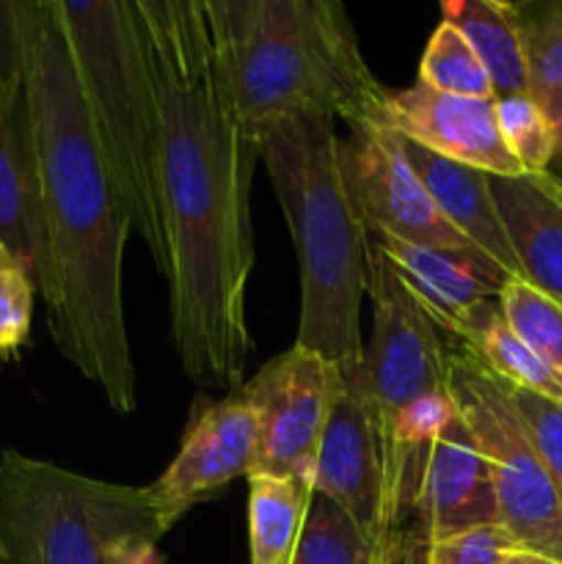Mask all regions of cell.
I'll list each match as a JSON object with an SVG mask.
<instances>
[{
	"instance_id": "1",
	"label": "cell",
	"mask_w": 562,
	"mask_h": 564,
	"mask_svg": "<svg viewBox=\"0 0 562 564\" xmlns=\"http://www.w3.org/2000/svg\"><path fill=\"white\" fill-rule=\"evenodd\" d=\"M158 97V185L171 345L193 383L242 386L251 334V180L259 147L242 127L209 0H130Z\"/></svg>"
},
{
	"instance_id": "2",
	"label": "cell",
	"mask_w": 562,
	"mask_h": 564,
	"mask_svg": "<svg viewBox=\"0 0 562 564\" xmlns=\"http://www.w3.org/2000/svg\"><path fill=\"white\" fill-rule=\"evenodd\" d=\"M11 17L31 138L36 286L50 336L105 402L130 416L138 378L121 297L130 218L94 135L55 0H20Z\"/></svg>"
},
{
	"instance_id": "3",
	"label": "cell",
	"mask_w": 562,
	"mask_h": 564,
	"mask_svg": "<svg viewBox=\"0 0 562 564\" xmlns=\"http://www.w3.org/2000/svg\"><path fill=\"white\" fill-rule=\"evenodd\" d=\"M259 160L287 215L301 268L298 347L334 364L364 358L369 229L328 116H287L257 132Z\"/></svg>"
},
{
	"instance_id": "4",
	"label": "cell",
	"mask_w": 562,
	"mask_h": 564,
	"mask_svg": "<svg viewBox=\"0 0 562 564\" xmlns=\"http://www.w3.org/2000/svg\"><path fill=\"white\" fill-rule=\"evenodd\" d=\"M237 113L257 141L287 116L369 124L386 97L336 0H209Z\"/></svg>"
},
{
	"instance_id": "5",
	"label": "cell",
	"mask_w": 562,
	"mask_h": 564,
	"mask_svg": "<svg viewBox=\"0 0 562 564\" xmlns=\"http://www.w3.org/2000/svg\"><path fill=\"white\" fill-rule=\"evenodd\" d=\"M83 102L132 231L169 268L158 185V97L130 0H55Z\"/></svg>"
},
{
	"instance_id": "6",
	"label": "cell",
	"mask_w": 562,
	"mask_h": 564,
	"mask_svg": "<svg viewBox=\"0 0 562 564\" xmlns=\"http://www.w3.org/2000/svg\"><path fill=\"white\" fill-rule=\"evenodd\" d=\"M163 534L147 488L0 452V540L11 564H119Z\"/></svg>"
},
{
	"instance_id": "7",
	"label": "cell",
	"mask_w": 562,
	"mask_h": 564,
	"mask_svg": "<svg viewBox=\"0 0 562 564\" xmlns=\"http://www.w3.org/2000/svg\"><path fill=\"white\" fill-rule=\"evenodd\" d=\"M450 394L488 463L499 527L518 549L562 564V505L499 380L452 347Z\"/></svg>"
},
{
	"instance_id": "8",
	"label": "cell",
	"mask_w": 562,
	"mask_h": 564,
	"mask_svg": "<svg viewBox=\"0 0 562 564\" xmlns=\"http://www.w3.org/2000/svg\"><path fill=\"white\" fill-rule=\"evenodd\" d=\"M339 389V364L298 345L242 383L257 416V460L248 477L298 479L314 488L317 452Z\"/></svg>"
},
{
	"instance_id": "9",
	"label": "cell",
	"mask_w": 562,
	"mask_h": 564,
	"mask_svg": "<svg viewBox=\"0 0 562 564\" xmlns=\"http://www.w3.org/2000/svg\"><path fill=\"white\" fill-rule=\"evenodd\" d=\"M350 130V138L342 141L347 180L372 235L479 257L435 207L424 182L408 163L400 135L375 124H356Z\"/></svg>"
},
{
	"instance_id": "10",
	"label": "cell",
	"mask_w": 562,
	"mask_h": 564,
	"mask_svg": "<svg viewBox=\"0 0 562 564\" xmlns=\"http://www.w3.org/2000/svg\"><path fill=\"white\" fill-rule=\"evenodd\" d=\"M257 460V416L240 389L224 400H196L182 433L180 452L163 474L147 485V496L169 532L187 510L207 501Z\"/></svg>"
},
{
	"instance_id": "11",
	"label": "cell",
	"mask_w": 562,
	"mask_h": 564,
	"mask_svg": "<svg viewBox=\"0 0 562 564\" xmlns=\"http://www.w3.org/2000/svg\"><path fill=\"white\" fill-rule=\"evenodd\" d=\"M342 389L314 468V496L339 507L367 534L383 532V452L364 358L339 364ZM391 545V543H389Z\"/></svg>"
},
{
	"instance_id": "12",
	"label": "cell",
	"mask_w": 562,
	"mask_h": 564,
	"mask_svg": "<svg viewBox=\"0 0 562 564\" xmlns=\"http://www.w3.org/2000/svg\"><path fill=\"white\" fill-rule=\"evenodd\" d=\"M369 124L488 176L523 174L501 141L496 99L452 97L413 83L400 91H386Z\"/></svg>"
},
{
	"instance_id": "13",
	"label": "cell",
	"mask_w": 562,
	"mask_h": 564,
	"mask_svg": "<svg viewBox=\"0 0 562 564\" xmlns=\"http://www.w3.org/2000/svg\"><path fill=\"white\" fill-rule=\"evenodd\" d=\"M413 518L424 551L450 534L499 523L488 463L457 413L430 449Z\"/></svg>"
},
{
	"instance_id": "14",
	"label": "cell",
	"mask_w": 562,
	"mask_h": 564,
	"mask_svg": "<svg viewBox=\"0 0 562 564\" xmlns=\"http://www.w3.org/2000/svg\"><path fill=\"white\" fill-rule=\"evenodd\" d=\"M0 246L22 259V264L33 273V281L39 279L31 138L11 3H0Z\"/></svg>"
},
{
	"instance_id": "15",
	"label": "cell",
	"mask_w": 562,
	"mask_h": 564,
	"mask_svg": "<svg viewBox=\"0 0 562 564\" xmlns=\"http://www.w3.org/2000/svg\"><path fill=\"white\" fill-rule=\"evenodd\" d=\"M490 193L521 279L562 303V180L549 171L490 176Z\"/></svg>"
},
{
	"instance_id": "16",
	"label": "cell",
	"mask_w": 562,
	"mask_h": 564,
	"mask_svg": "<svg viewBox=\"0 0 562 564\" xmlns=\"http://www.w3.org/2000/svg\"><path fill=\"white\" fill-rule=\"evenodd\" d=\"M369 240L386 253L395 273L417 297L419 306L430 314V319L439 325L441 334H446L466 308L496 297L501 286L510 281L494 264L472 253L413 246V242L372 235V231H369Z\"/></svg>"
},
{
	"instance_id": "17",
	"label": "cell",
	"mask_w": 562,
	"mask_h": 564,
	"mask_svg": "<svg viewBox=\"0 0 562 564\" xmlns=\"http://www.w3.org/2000/svg\"><path fill=\"white\" fill-rule=\"evenodd\" d=\"M402 149L446 224L499 273H505L507 279H521V268H518L516 253L507 242L499 213H496L490 176L472 165L439 158L411 141H402Z\"/></svg>"
},
{
	"instance_id": "18",
	"label": "cell",
	"mask_w": 562,
	"mask_h": 564,
	"mask_svg": "<svg viewBox=\"0 0 562 564\" xmlns=\"http://www.w3.org/2000/svg\"><path fill=\"white\" fill-rule=\"evenodd\" d=\"M446 336L457 341L463 352L488 369L496 380L532 394L562 402V375L540 361L521 339L510 330L499 312L496 297L474 303L450 325Z\"/></svg>"
},
{
	"instance_id": "19",
	"label": "cell",
	"mask_w": 562,
	"mask_h": 564,
	"mask_svg": "<svg viewBox=\"0 0 562 564\" xmlns=\"http://www.w3.org/2000/svg\"><path fill=\"white\" fill-rule=\"evenodd\" d=\"M441 11H444V20H450L472 44L474 55L488 72L494 99L529 94L527 58H523L516 3H501V0H446Z\"/></svg>"
},
{
	"instance_id": "20",
	"label": "cell",
	"mask_w": 562,
	"mask_h": 564,
	"mask_svg": "<svg viewBox=\"0 0 562 564\" xmlns=\"http://www.w3.org/2000/svg\"><path fill=\"white\" fill-rule=\"evenodd\" d=\"M314 488L298 479L248 477L251 564H292Z\"/></svg>"
},
{
	"instance_id": "21",
	"label": "cell",
	"mask_w": 562,
	"mask_h": 564,
	"mask_svg": "<svg viewBox=\"0 0 562 564\" xmlns=\"http://www.w3.org/2000/svg\"><path fill=\"white\" fill-rule=\"evenodd\" d=\"M395 545L364 532L323 496H314L292 564H391Z\"/></svg>"
},
{
	"instance_id": "22",
	"label": "cell",
	"mask_w": 562,
	"mask_h": 564,
	"mask_svg": "<svg viewBox=\"0 0 562 564\" xmlns=\"http://www.w3.org/2000/svg\"><path fill=\"white\" fill-rule=\"evenodd\" d=\"M529 97L551 113L562 105V0L518 6Z\"/></svg>"
},
{
	"instance_id": "23",
	"label": "cell",
	"mask_w": 562,
	"mask_h": 564,
	"mask_svg": "<svg viewBox=\"0 0 562 564\" xmlns=\"http://www.w3.org/2000/svg\"><path fill=\"white\" fill-rule=\"evenodd\" d=\"M417 83L452 97L494 99L488 72L479 64L466 36L450 20H441L433 36L428 39V47L419 61Z\"/></svg>"
},
{
	"instance_id": "24",
	"label": "cell",
	"mask_w": 562,
	"mask_h": 564,
	"mask_svg": "<svg viewBox=\"0 0 562 564\" xmlns=\"http://www.w3.org/2000/svg\"><path fill=\"white\" fill-rule=\"evenodd\" d=\"M512 334L562 375V303L523 279H510L496 295Z\"/></svg>"
},
{
	"instance_id": "25",
	"label": "cell",
	"mask_w": 562,
	"mask_h": 564,
	"mask_svg": "<svg viewBox=\"0 0 562 564\" xmlns=\"http://www.w3.org/2000/svg\"><path fill=\"white\" fill-rule=\"evenodd\" d=\"M496 121H499V132L507 152L516 158L523 174L549 171V163L554 160L556 152L554 124H551L549 113L529 94L496 99Z\"/></svg>"
},
{
	"instance_id": "26",
	"label": "cell",
	"mask_w": 562,
	"mask_h": 564,
	"mask_svg": "<svg viewBox=\"0 0 562 564\" xmlns=\"http://www.w3.org/2000/svg\"><path fill=\"white\" fill-rule=\"evenodd\" d=\"M36 292L31 270L14 251L0 246V364L17 361L31 341Z\"/></svg>"
},
{
	"instance_id": "27",
	"label": "cell",
	"mask_w": 562,
	"mask_h": 564,
	"mask_svg": "<svg viewBox=\"0 0 562 564\" xmlns=\"http://www.w3.org/2000/svg\"><path fill=\"white\" fill-rule=\"evenodd\" d=\"M501 383V380H499ZM562 505V402L501 383Z\"/></svg>"
},
{
	"instance_id": "28",
	"label": "cell",
	"mask_w": 562,
	"mask_h": 564,
	"mask_svg": "<svg viewBox=\"0 0 562 564\" xmlns=\"http://www.w3.org/2000/svg\"><path fill=\"white\" fill-rule=\"evenodd\" d=\"M516 549V540L499 523H490L430 543L424 551V564H499Z\"/></svg>"
},
{
	"instance_id": "29",
	"label": "cell",
	"mask_w": 562,
	"mask_h": 564,
	"mask_svg": "<svg viewBox=\"0 0 562 564\" xmlns=\"http://www.w3.org/2000/svg\"><path fill=\"white\" fill-rule=\"evenodd\" d=\"M119 564H160L158 543H154V540H149V543L136 545V549H132Z\"/></svg>"
},
{
	"instance_id": "30",
	"label": "cell",
	"mask_w": 562,
	"mask_h": 564,
	"mask_svg": "<svg viewBox=\"0 0 562 564\" xmlns=\"http://www.w3.org/2000/svg\"><path fill=\"white\" fill-rule=\"evenodd\" d=\"M499 564H560L554 560H549V556H540L534 554V551H527V549H516L510 551V554L505 556Z\"/></svg>"
},
{
	"instance_id": "31",
	"label": "cell",
	"mask_w": 562,
	"mask_h": 564,
	"mask_svg": "<svg viewBox=\"0 0 562 564\" xmlns=\"http://www.w3.org/2000/svg\"><path fill=\"white\" fill-rule=\"evenodd\" d=\"M549 119H551V124H554V138H556V152H554V158L562 163V105H556V108L551 110Z\"/></svg>"
},
{
	"instance_id": "32",
	"label": "cell",
	"mask_w": 562,
	"mask_h": 564,
	"mask_svg": "<svg viewBox=\"0 0 562 564\" xmlns=\"http://www.w3.org/2000/svg\"><path fill=\"white\" fill-rule=\"evenodd\" d=\"M0 564H11L9 554H6V549H3V540H0Z\"/></svg>"
}]
</instances>
